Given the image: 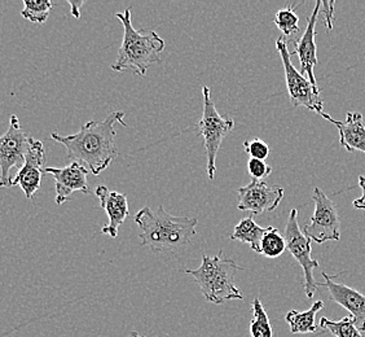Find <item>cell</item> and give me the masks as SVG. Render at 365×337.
Here are the masks:
<instances>
[{
    "instance_id": "1",
    "label": "cell",
    "mask_w": 365,
    "mask_h": 337,
    "mask_svg": "<svg viewBox=\"0 0 365 337\" xmlns=\"http://www.w3.org/2000/svg\"><path fill=\"white\" fill-rule=\"evenodd\" d=\"M123 119L125 113L113 112L101 122H87L77 134L60 135L52 133L51 138L63 144L66 149L68 160L88 166L93 176H98L118 156V148L115 144V124L127 126Z\"/></svg>"
},
{
    "instance_id": "2",
    "label": "cell",
    "mask_w": 365,
    "mask_h": 337,
    "mask_svg": "<svg viewBox=\"0 0 365 337\" xmlns=\"http://www.w3.org/2000/svg\"><path fill=\"white\" fill-rule=\"evenodd\" d=\"M136 225L141 228V246L153 252L184 249L196 236L197 218L174 217L162 206L157 209L143 208L135 216Z\"/></svg>"
},
{
    "instance_id": "3",
    "label": "cell",
    "mask_w": 365,
    "mask_h": 337,
    "mask_svg": "<svg viewBox=\"0 0 365 337\" xmlns=\"http://www.w3.org/2000/svg\"><path fill=\"white\" fill-rule=\"evenodd\" d=\"M131 11L133 8L128 7L123 14H115L125 31L112 69L120 73L131 71L136 76L144 77L152 64H161L165 41L155 31L136 30L131 22Z\"/></svg>"
},
{
    "instance_id": "4",
    "label": "cell",
    "mask_w": 365,
    "mask_h": 337,
    "mask_svg": "<svg viewBox=\"0 0 365 337\" xmlns=\"http://www.w3.org/2000/svg\"><path fill=\"white\" fill-rule=\"evenodd\" d=\"M239 270H244V267L239 266L235 260L220 251L214 257L204 256L201 266L196 270L185 268L184 273L195 278L206 301L220 305L225 301L244 298L235 284V276Z\"/></svg>"
},
{
    "instance_id": "5",
    "label": "cell",
    "mask_w": 365,
    "mask_h": 337,
    "mask_svg": "<svg viewBox=\"0 0 365 337\" xmlns=\"http://www.w3.org/2000/svg\"><path fill=\"white\" fill-rule=\"evenodd\" d=\"M204 111L202 119L197 124V130L204 138L205 151L207 157V176L212 181L217 174V155L225 136L235 127V121L222 117L211 99L210 89L202 86Z\"/></svg>"
},
{
    "instance_id": "6",
    "label": "cell",
    "mask_w": 365,
    "mask_h": 337,
    "mask_svg": "<svg viewBox=\"0 0 365 337\" xmlns=\"http://www.w3.org/2000/svg\"><path fill=\"white\" fill-rule=\"evenodd\" d=\"M276 49L280 54L284 65L289 98L293 106H304L309 111L320 113L323 111V100L320 99V90H317L307 78L295 68L292 63V54L289 52L287 39L281 36L276 42Z\"/></svg>"
},
{
    "instance_id": "7",
    "label": "cell",
    "mask_w": 365,
    "mask_h": 337,
    "mask_svg": "<svg viewBox=\"0 0 365 337\" xmlns=\"http://www.w3.org/2000/svg\"><path fill=\"white\" fill-rule=\"evenodd\" d=\"M285 240H287V249L292 253L297 262L301 265L304 275V292L309 298H312L319 288V283L315 281L314 270L319 267V262L312 258L311 253V241L302 230L299 228L298 223V211L292 209L289 213L287 227H285Z\"/></svg>"
},
{
    "instance_id": "8",
    "label": "cell",
    "mask_w": 365,
    "mask_h": 337,
    "mask_svg": "<svg viewBox=\"0 0 365 337\" xmlns=\"http://www.w3.org/2000/svg\"><path fill=\"white\" fill-rule=\"evenodd\" d=\"M30 138L22 130L19 117L12 114L7 133L0 136V188L11 187V171L24 165Z\"/></svg>"
},
{
    "instance_id": "9",
    "label": "cell",
    "mask_w": 365,
    "mask_h": 337,
    "mask_svg": "<svg viewBox=\"0 0 365 337\" xmlns=\"http://www.w3.org/2000/svg\"><path fill=\"white\" fill-rule=\"evenodd\" d=\"M312 200L315 203V211L311 221L304 226L303 233L317 244H323L329 240L338 241L341 238V221L337 205L319 187H315Z\"/></svg>"
},
{
    "instance_id": "10",
    "label": "cell",
    "mask_w": 365,
    "mask_h": 337,
    "mask_svg": "<svg viewBox=\"0 0 365 337\" xmlns=\"http://www.w3.org/2000/svg\"><path fill=\"white\" fill-rule=\"evenodd\" d=\"M237 209L259 216L264 211H274L280 205L285 191L281 186H271L263 181H252L245 187H239Z\"/></svg>"
},
{
    "instance_id": "11",
    "label": "cell",
    "mask_w": 365,
    "mask_h": 337,
    "mask_svg": "<svg viewBox=\"0 0 365 337\" xmlns=\"http://www.w3.org/2000/svg\"><path fill=\"white\" fill-rule=\"evenodd\" d=\"M46 164V151L41 141H36L33 136L29 141L25 162L12 178V186H20L22 192L29 200L34 198L36 191L42 184L43 170Z\"/></svg>"
},
{
    "instance_id": "12",
    "label": "cell",
    "mask_w": 365,
    "mask_h": 337,
    "mask_svg": "<svg viewBox=\"0 0 365 337\" xmlns=\"http://www.w3.org/2000/svg\"><path fill=\"white\" fill-rule=\"evenodd\" d=\"M43 173L52 176L55 179L56 187V204L63 205L68 200H71L74 192H83L88 193V168L81 165L79 162H71V165L65 168H44Z\"/></svg>"
},
{
    "instance_id": "13",
    "label": "cell",
    "mask_w": 365,
    "mask_h": 337,
    "mask_svg": "<svg viewBox=\"0 0 365 337\" xmlns=\"http://www.w3.org/2000/svg\"><path fill=\"white\" fill-rule=\"evenodd\" d=\"M320 8H322V1H317L315 8L307 20V26H306L303 36L298 41H295L294 52H293L299 59V63H301V71H299L309 79L317 90H320V89L317 87V77H315L314 69L317 64V47L315 38H317V17L322 12Z\"/></svg>"
},
{
    "instance_id": "14",
    "label": "cell",
    "mask_w": 365,
    "mask_h": 337,
    "mask_svg": "<svg viewBox=\"0 0 365 337\" xmlns=\"http://www.w3.org/2000/svg\"><path fill=\"white\" fill-rule=\"evenodd\" d=\"M324 287L328 288L331 300L350 311L354 323L360 332L365 331V296L356 289L334 281V276L323 273Z\"/></svg>"
},
{
    "instance_id": "15",
    "label": "cell",
    "mask_w": 365,
    "mask_h": 337,
    "mask_svg": "<svg viewBox=\"0 0 365 337\" xmlns=\"http://www.w3.org/2000/svg\"><path fill=\"white\" fill-rule=\"evenodd\" d=\"M95 193L98 197L103 209L106 211L108 218H109V223L103 226L100 232L106 233L113 239H115L118 236V230H120V226L123 225V222L126 221V218L130 214L127 195L110 191L106 186H98Z\"/></svg>"
},
{
    "instance_id": "16",
    "label": "cell",
    "mask_w": 365,
    "mask_h": 337,
    "mask_svg": "<svg viewBox=\"0 0 365 337\" xmlns=\"http://www.w3.org/2000/svg\"><path fill=\"white\" fill-rule=\"evenodd\" d=\"M320 116L331 122L339 131V143L349 152H363L365 154V125L363 114L359 112H349L346 114V121L334 120L325 112Z\"/></svg>"
},
{
    "instance_id": "17",
    "label": "cell",
    "mask_w": 365,
    "mask_h": 337,
    "mask_svg": "<svg viewBox=\"0 0 365 337\" xmlns=\"http://www.w3.org/2000/svg\"><path fill=\"white\" fill-rule=\"evenodd\" d=\"M324 308L323 301H317L306 311L290 310L285 316L292 333H315L317 331V314Z\"/></svg>"
},
{
    "instance_id": "18",
    "label": "cell",
    "mask_w": 365,
    "mask_h": 337,
    "mask_svg": "<svg viewBox=\"0 0 365 337\" xmlns=\"http://www.w3.org/2000/svg\"><path fill=\"white\" fill-rule=\"evenodd\" d=\"M266 231H267V228L258 225L254 221L253 216H249L247 218H244L239 225L235 227L231 239L249 244L254 252L260 254V243H262L263 235L266 233Z\"/></svg>"
},
{
    "instance_id": "19",
    "label": "cell",
    "mask_w": 365,
    "mask_h": 337,
    "mask_svg": "<svg viewBox=\"0 0 365 337\" xmlns=\"http://www.w3.org/2000/svg\"><path fill=\"white\" fill-rule=\"evenodd\" d=\"M253 319L250 322V335L252 337H274V330L269 322L267 311L257 297L252 303Z\"/></svg>"
},
{
    "instance_id": "20",
    "label": "cell",
    "mask_w": 365,
    "mask_h": 337,
    "mask_svg": "<svg viewBox=\"0 0 365 337\" xmlns=\"http://www.w3.org/2000/svg\"><path fill=\"white\" fill-rule=\"evenodd\" d=\"M287 251V240L281 235L280 231L274 227H267V231L263 235L260 243V254L267 258H277Z\"/></svg>"
},
{
    "instance_id": "21",
    "label": "cell",
    "mask_w": 365,
    "mask_h": 337,
    "mask_svg": "<svg viewBox=\"0 0 365 337\" xmlns=\"http://www.w3.org/2000/svg\"><path fill=\"white\" fill-rule=\"evenodd\" d=\"M320 327L323 330L329 331L336 337H363L358 327L354 323L352 316H344L339 321H330L323 316L320 319Z\"/></svg>"
},
{
    "instance_id": "22",
    "label": "cell",
    "mask_w": 365,
    "mask_h": 337,
    "mask_svg": "<svg viewBox=\"0 0 365 337\" xmlns=\"http://www.w3.org/2000/svg\"><path fill=\"white\" fill-rule=\"evenodd\" d=\"M52 6L53 4L49 0H24L21 16L28 21L44 24L48 19Z\"/></svg>"
},
{
    "instance_id": "23",
    "label": "cell",
    "mask_w": 365,
    "mask_h": 337,
    "mask_svg": "<svg viewBox=\"0 0 365 337\" xmlns=\"http://www.w3.org/2000/svg\"><path fill=\"white\" fill-rule=\"evenodd\" d=\"M294 4L281 8L274 16V24L285 36H292L299 31V17L295 14Z\"/></svg>"
},
{
    "instance_id": "24",
    "label": "cell",
    "mask_w": 365,
    "mask_h": 337,
    "mask_svg": "<svg viewBox=\"0 0 365 337\" xmlns=\"http://www.w3.org/2000/svg\"><path fill=\"white\" fill-rule=\"evenodd\" d=\"M244 148L252 159L266 161L269 156V147L266 141H262L259 138H254L252 141H246L244 143Z\"/></svg>"
},
{
    "instance_id": "25",
    "label": "cell",
    "mask_w": 365,
    "mask_h": 337,
    "mask_svg": "<svg viewBox=\"0 0 365 337\" xmlns=\"http://www.w3.org/2000/svg\"><path fill=\"white\" fill-rule=\"evenodd\" d=\"M247 171L253 176L254 181H263L264 178L271 176L272 166L266 164V161L250 159L247 161Z\"/></svg>"
},
{
    "instance_id": "26",
    "label": "cell",
    "mask_w": 365,
    "mask_h": 337,
    "mask_svg": "<svg viewBox=\"0 0 365 337\" xmlns=\"http://www.w3.org/2000/svg\"><path fill=\"white\" fill-rule=\"evenodd\" d=\"M324 8V22L328 30L333 29V19H334V1H322Z\"/></svg>"
},
{
    "instance_id": "27",
    "label": "cell",
    "mask_w": 365,
    "mask_h": 337,
    "mask_svg": "<svg viewBox=\"0 0 365 337\" xmlns=\"http://www.w3.org/2000/svg\"><path fill=\"white\" fill-rule=\"evenodd\" d=\"M359 187L363 190V195L354 201V208L365 211V176H359Z\"/></svg>"
},
{
    "instance_id": "28",
    "label": "cell",
    "mask_w": 365,
    "mask_h": 337,
    "mask_svg": "<svg viewBox=\"0 0 365 337\" xmlns=\"http://www.w3.org/2000/svg\"><path fill=\"white\" fill-rule=\"evenodd\" d=\"M69 4H71V14H73L76 19H79V17H81L79 8L82 7L85 3H83V1H73V0H71Z\"/></svg>"
},
{
    "instance_id": "29",
    "label": "cell",
    "mask_w": 365,
    "mask_h": 337,
    "mask_svg": "<svg viewBox=\"0 0 365 337\" xmlns=\"http://www.w3.org/2000/svg\"><path fill=\"white\" fill-rule=\"evenodd\" d=\"M131 337H145V336H143V335H140V333H138V332H136V331H134V332H133V333H131Z\"/></svg>"
}]
</instances>
